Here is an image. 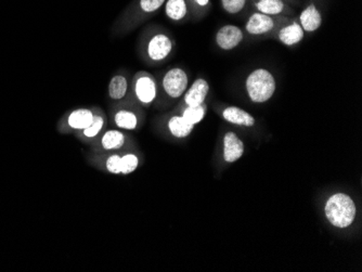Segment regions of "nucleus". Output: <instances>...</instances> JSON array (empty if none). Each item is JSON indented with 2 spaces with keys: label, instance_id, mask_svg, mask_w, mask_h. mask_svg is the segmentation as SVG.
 I'll return each instance as SVG.
<instances>
[{
  "label": "nucleus",
  "instance_id": "ddd939ff",
  "mask_svg": "<svg viewBox=\"0 0 362 272\" xmlns=\"http://www.w3.org/2000/svg\"><path fill=\"white\" fill-rule=\"evenodd\" d=\"M211 86L209 82L203 77H199L188 87L186 93L181 97L174 109L184 107H197V105L206 103Z\"/></svg>",
  "mask_w": 362,
  "mask_h": 272
},
{
  "label": "nucleus",
  "instance_id": "f257e3e1",
  "mask_svg": "<svg viewBox=\"0 0 362 272\" xmlns=\"http://www.w3.org/2000/svg\"><path fill=\"white\" fill-rule=\"evenodd\" d=\"M172 34L160 25H151L142 32L138 42V54L150 66H158L168 61L174 52Z\"/></svg>",
  "mask_w": 362,
  "mask_h": 272
},
{
  "label": "nucleus",
  "instance_id": "2eb2a0df",
  "mask_svg": "<svg viewBox=\"0 0 362 272\" xmlns=\"http://www.w3.org/2000/svg\"><path fill=\"white\" fill-rule=\"evenodd\" d=\"M274 40L284 44L286 47L296 46L305 38V32L298 19L288 18L284 23L279 26L274 34Z\"/></svg>",
  "mask_w": 362,
  "mask_h": 272
},
{
  "label": "nucleus",
  "instance_id": "f8f14e48",
  "mask_svg": "<svg viewBox=\"0 0 362 272\" xmlns=\"http://www.w3.org/2000/svg\"><path fill=\"white\" fill-rule=\"evenodd\" d=\"M291 17H272L268 14L253 12L245 23L246 33L254 37H274L279 26Z\"/></svg>",
  "mask_w": 362,
  "mask_h": 272
},
{
  "label": "nucleus",
  "instance_id": "a211bd4d",
  "mask_svg": "<svg viewBox=\"0 0 362 272\" xmlns=\"http://www.w3.org/2000/svg\"><path fill=\"white\" fill-rule=\"evenodd\" d=\"M130 83L132 77L129 72L126 70H119L110 79L107 93L112 102H119L129 97Z\"/></svg>",
  "mask_w": 362,
  "mask_h": 272
},
{
  "label": "nucleus",
  "instance_id": "9b49d317",
  "mask_svg": "<svg viewBox=\"0 0 362 272\" xmlns=\"http://www.w3.org/2000/svg\"><path fill=\"white\" fill-rule=\"evenodd\" d=\"M95 107H79L69 111L59 119L57 129L61 135H75L83 131L93 122Z\"/></svg>",
  "mask_w": 362,
  "mask_h": 272
},
{
  "label": "nucleus",
  "instance_id": "5701e85b",
  "mask_svg": "<svg viewBox=\"0 0 362 272\" xmlns=\"http://www.w3.org/2000/svg\"><path fill=\"white\" fill-rule=\"evenodd\" d=\"M173 111L177 112L188 123L195 126L197 124L202 123L203 119L206 117L207 105L203 103V105H197V107H179V109H173Z\"/></svg>",
  "mask_w": 362,
  "mask_h": 272
},
{
  "label": "nucleus",
  "instance_id": "423d86ee",
  "mask_svg": "<svg viewBox=\"0 0 362 272\" xmlns=\"http://www.w3.org/2000/svg\"><path fill=\"white\" fill-rule=\"evenodd\" d=\"M107 119L114 128L121 131H139L146 123V110L128 97L125 100L112 103Z\"/></svg>",
  "mask_w": 362,
  "mask_h": 272
},
{
  "label": "nucleus",
  "instance_id": "4468645a",
  "mask_svg": "<svg viewBox=\"0 0 362 272\" xmlns=\"http://www.w3.org/2000/svg\"><path fill=\"white\" fill-rule=\"evenodd\" d=\"M245 153V145L235 131H227L221 139V158L227 165L241 160Z\"/></svg>",
  "mask_w": 362,
  "mask_h": 272
},
{
  "label": "nucleus",
  "instance_id": "aec40b11",
  "mask_svg": "<svg viewBox=\"0 0 362 272\" xmlns=\"http://www.w3.org/2000/svg\"><path fill=\"white\" fill-rule=\"evenodd\" d=\"M218 114L223 121L238 127L253 128L256 125L255 117L250 112L235 105H223L218 109Z\"/></svg>",
  "mask_w": 362,
  "mask_h": 272
},
{
  "label": "nucleus",
  "instance_id": "39448f33",
  "mask_svg": "<svg viewBox=\"0 0 362 272\" xmlns=\"http://www.w3.org/2000/svg\"><path fill=\"white\" fill-rule=\"evenodd\" d=\"M323 213L331 226L339 230H346L357 218V205L349 194L335 192L325 200Z\"/></svg>",
  "mask_w": 362,
  "mask_h": 272
},
{
  "label": "nucleus",
  "instance_id": "4be33fe9",
  "mask_svg": "<svg viewBox=\"0 0 362 272\" xmlns=\"http://www.w3.org/2000/svg\"><path fill=\"white\" fill-rule=\"evenodd\" d=\"M166 17L170 21L181 23L191 19L190 8L187 0H166L165 5Z\"/></svg>",
  "mask_w": 362,
  "mask_h": 272
},
{
  "label": "nucleus",
  "instance_id": "f03ea898",
  "mask_svg": "<svg viewBox=\"0 0 362 272\" xmlns=\"http://www.w3.org/2000/svg\"><path fill=\"white\" fill-rule=\"evenodd\" d=\"M86 162L99 172L114 176H128L141 167L144 155L139 149L99 153L89 150Z\"/></svg>",
  "mask_w": 362,
  "mask_h": 272
},
{
  "label": "nucleus",
  "instance_id": "7ed1b4c3",
  "mask_svg": "<svg viewBox=\"0 0 362 272\" xmlns=\"http://www.w3.org/2000/svg\"><path fill=\"white\" fill-rule=\"evenodd\" d=\"M165 3L166 0H135L113 24L112 34L114 36L127 35L151 19Z\"/></svg>",
  "mask_w": 362,
  "mask_h": 272
},
{
  "label": "nucleus",
  "instance_id": "6e6552de",
  "mask_svg": "<svg viewBox=\"0 0 362 272\" xmlns=\"http://www.w3.org/2000/svg\"><path fill=\"white\" fill-rule=\"evenodd\" d=\"M87 147L90 151L107 153V152L127 151V150L139 149L135 137L128 131H121L117 128L105 129L100 136L89 143Z\"/></svg>",
  "mask_w": 362,
  "mask_h": 272
},
{
  "label": "nucleus",
  "instance_id": "f3484780",
  "mask_svg": "<svg viewBox=\"0 0 362 272\" xmlns=\"http://www.w3.org/2000/svg\"><path fill=\"white\" fill-rule=\"evenodd\" d=\"M109 125L107 113L101 107H95V117L93 122L85 129L75 134V137L84 145L88 146L98 136H100Z\"/></svg>",
  "mask_w": 362,
  "mask_h": 272
},
{
  "label": "nucleus",
  "instance_id": "6ab92c4d",
  "mask_svg": "<svg viewBox=\"0 0 362 272\" xmlns=\"http://www.w3.org/2000/svg\"><path fill=\"white\" fill-rule=\"evenodd\" d=\"M254 9L272 17L295 18V10L286 0H249Z\"/></svg>",
  "mask_w": 362,
  "mask_h": 272
},
{
  "label": "nucleus",
  "instance_id": "1a4fd4ad",
  "mask_svg": "<svg viewBox=\"0 0 362 272\" xmlns=\"http://www.w3.org/2000/svg\"><path fill=\"white\" fill-rule=\"evenodd\" d=\"M158 81L146 71H139L132 77L129 98L144 110L153 107L158 98Z\"/></svg>",
  "mask_w": 362,
  "mask_h": 272
},
{
  "label": "nucleus",
  "instance_id": "a878e982",
  "mask_svg": "<svg viewBox=\"0 0 362 272\" xmlns=\"http://www.w3.org/2000/svg\"><path fill=\"white\" fill-rule=\"evenodd\" d=\"M286 3H288V0H286Z\"/></svg>",
  "mask_w": 362,
  "mask_h": 272
},
{
  "label": "nucleus",
  "instance_id": "20e7f679",
  "mask_svg": "<svg viewBox=\"0 0 362 272\" xmlns=\"http://www.w3.org/2000/svg\"><path fill=\"white\" fill-rule=\"evenodd\" d=\"M188 87V73L184 69H168L158 82V98L153 107L160 111L170 109L178 103Z\"/></svg>",
  "mask_w": 362,
  "mask_h": 272
},
{
  "label": "nucleus",
  "instance_id": "b1692460",
  "mask_svg": "<svg viewBox=\"0 0 362 272\" xmlns=\"http://www.w3.org/2000/svg\"><path fill=\"white\" fill-rule=\"evenodd\" d=\"M187 1L190 8L191 19H203L211 11V0H187Z\"/></svg>",
  "mask_w": 362,
  "mask_h": 272
},
{
  "label": "nucleus",
  "instance_id": "dca6fc26",
  "mask_svg": "<svg viewBox=\"0 0 362 272\" xmlns=\"http://www.w3.org/2000/svg\"><path fill=\"white\" fill-rule=\"evenodd\" d=\"M244 38H245V34L241 28L233 25V24H227V25L221 26L217 30L215 42L219 49L223 50V52H231L239 47Z\"/></svg>",
  "mask_w": 362,
  "mask_h": 272
},
{
  "label": "nucleus",
  "instance_id": "412c9836",
  "mask_svg": "<svg viewBox=\"0 0 362 272\" xmlns=\"http://www.w3.org/2000/svg\"><path fill=\"white\" fill-rule=\"evenodd\" d=\"M305 33H314L322 25V14L314 3L309 4L298 19Z\"/></svg>",
  "mask_w": 362,
  "mask_h": 272
},
{
  "label": "nucleus",
  "instance_id": "0eeeda50",
  "mask_svg": "<svg viewBox=\"0 0 362 272\" xmlns=\"http://www.w3.org/2000/svg\"><path fill=\"white\" fill-rule=\"evenodd\" d=\"M276 90V78L267 69H256L246 77V95L255 105H264L272 100Z\"/></svg>",
  "mask_w": 362,
  "mask_h": 272
},
{
  "label": "nucleus",
  "instance_id": "9d476101",
  "mask_svg": "<svg viewBox=\"0 0 362 272\" xmlns=\"http://www.w3.org/2000/svg\"><path fill=\"white\" fill-rule=\"evenodd\" d=\"M154 126L162 137L173 141H181L190 137L195 127L173 110L160 115L154 121Z\"/></svg>",
  "mask_w": 362,
  "mask_h": 272
},
{
  "label": "nucleus",
  "instance_id": "393cba45",
  "mask_svg": "<svg viewBox=\"0 0 362 272\" xmlns=\"http://www.w3.org/2000/svg\"><path fill=\"white\" fill-rule=\"evenodd\" d=\"M249 0H221V7L225 12L231 16L241 13L246 8Z\"/></svg>",
  "mask_w": 362,
  "mask_h": 272
}]
</instances>
